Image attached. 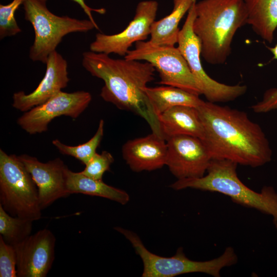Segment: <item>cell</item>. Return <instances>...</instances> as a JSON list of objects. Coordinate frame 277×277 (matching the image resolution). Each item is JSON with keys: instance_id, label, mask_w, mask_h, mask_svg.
<instances>
[{"instance_id": "6da1fadb", "label": "cell", "mask_w": 277, "mask_h": 277, "mask_svg": "<svg viewBox=\"0 0 277 277\" xmlns=\"http://www.w3.org/2000/svg\"><path fill=\"white\" fill-rule=\"evenodd\" d=\"M196 108L205 130L203 140L212 159L253 168L271 160L272 150L264 132L246 113L203 100Z\"/></svg>"}, {"instance_id": "7a4b0ae2", "label": "cell", "mask_w": 277, "mask_h": 277, "mask_svg": "<svg viewBox=\"0 0 277 277\" xmlns=\"http://www.w3.org/2000/svg\"><path fill=\"white\" fill-rule=\"evenodd\" d=\"M82 65L92 76L104 81L100 96L105 101L142 117L152 132L164 138L159 117L145 91L156 71L151 63L112 58L108 54L90 51L83 52Z\"/></svg>"}, {"instance_id": "3957f363", "label": "cell", "mask_w": 277, "mask_h": 277, "mask_svg": "<svg viewBox=\"0 0 277 277\" xmlns=\"http://www.w3.org/2000/svg\"><path fill=\"white\" fill-rule=\"evenodd\" d=\"M195 13L192 27L201 56L210 64H223L235 34L247 24L244 0H201L195 4Z\"/></svg>"}, {"instance_id": "277c9868", "label": "cell", "mask_w": 277, "mask_h": 277, "mask_svg": "<svg viewBox=\"0 0 277 277\" xmlns=\"http://www.w3.org/2000/svg\"><path fill=\"white\" fill-rule=\"evenodd\" d=\"M237 165L228 160L212 159L206 175L177 180L170 187L176 190L192 188L223 194L237 204L271 215L277 226V192L271 186H264L260 192L248 187L238 176Z\"/></svg>"}, {"instance_id": "5b68a950", "label": "cell", "mask_w": 277, "mask_h": 277, "mask_svg": "<svg viewBox=\"0 0 277 277\" xmlns=\"http://www.w3.org/2000/svg\"><path fill=\"white\" fill-rule=\"evenodd\" d=\"M115 230L122 234L131 244L143 263L142 277H173L182 274L201 272L220 277V271L238 262L232 247H227L219 257L206 261H195L188 258L182 247L171 257H164L149 251L134 232L120 227Z\"/></svg>"}, {"instance_id": "8992f818", "label": "cell", "mask_w": 277, "mask_h": 277, "mask_svg": "<svg viewBox=\"0 0 277 277\" xmlns=\"http://www.w3.org/2000/svg\"><path fill=\"white\" fill-rule=\"evenodd\" d=\"M0 205L12 216L31 220L41 219L38 189L18 156L0 149Z\"/></svg>"}, {"instance_id": "52a82bcc", "label": "cell", "mask_w": 277, "mask_h": 277, "mask_svg": "<svg viewBox=\"0 0 277 277\" xmlns=\"http://www.w3.org/2000/svg\"><path fill=\"white\" fill-rule=\"evenodd\" d=\"M25 18L32 25L35 33L29 51L33 61L46 64L49 54L55 50L64 36L72 32H86L97 27L90 19H79L68 16H57L42 0H25Z\"/></svg>"}, {"instance_id": "ba28073f", "label": "cell", "mask_w": 277, "mask_h": 277, "mask_svg": "<svg viewBox=\"0 0 277 277\" xmlns=\"http://www.w3.org/2000/svg\"><path fill=\"white\" fill-rule=\"evenodd\" d=\"M195 3L188 12L185 23L180 30L177 47L186 60L201 94L208 102L215 103L234 101L246 93L247 86L221 83L210 77L204 70L200 58L201 43L192 27L195 15Z\"/></svg>"}, {"instance_id": "9c48e42d", "label": "cell", "mask_w": 277, "mask_h": 277, "mask_svg": "<svg viewBox=\"0 0 277 277\" xmlns=\"http://www.w3.org/2000/svg\"><path fill=\"white\" fill-rule=\"evenodd\" d=\"M124 58L151 63L159 74V84L201 95L189 66L177 47L156 46L149 41H139L135 43L134 49L128 51Z\"/></svg>"}, {"instance_id": "30bf717a", "label": "cell", "mask_w": 277, "mask_h": 277, "mask_svg": "<svg viewBox=\"0 0 277 277\" xmlns=\"http://www.w3.org/2000/svg\"><path fill=\"white\" fill-rule=\"evenodd\" d=\"M92 100L87 91H60L45 103L35 106L18 118L17 124L29 134L48 130L49 123L56 117L64 115L77 118Z\"/></svg>"}, {"instance_id": "8fae6325", "label": "cell", "mask_w": 277, "mask_h": 277, "mask_svg": "<svg viewBox=\"0 0 277 277\" xmlns=\"http://www.w3.org/2000/svg\"><path fill=\"white\" fill-rule=\"evenodd\" d=\"M159 4L154 0L138 3L133 19L122 32L112 35L98 33L90 45V50L107 54L114 53L125 56L133 43L145 41L150 34L155 21Z\"/></svg>"}, {"instance_id": "7c38bea8", "label": "cell", "mask_w": 277, "mask_h": 277, "mask_svg": "<svg viewBox=\"0 0 277 277\" xmlns=\"http://www.w3.org/2000/svg\"><path fill=\"white\" fill-rule=\"evenodd\" d=\"M166 141V165L177 180L201 177L205 175L212 157L203 140L179 135L170 137Z\"/></svg>"}, {"instance_id": "4fadbf2b", "label": "cell", "mask_w": 277, "mask_h": 277, "mask_svg": "<svg viewBox=\"0 0 277 277\" xmlns=\"http://www.w3.org/2000/svg\"><path fill=\"white\" fill-rule=\"evenodd\" d=\"M55 242L53 233L43 229L13 246L17 256V276H46L55 258Z\"/></svg>"}, {"instance_id": "5bb4252c", "label": "cell", "mask_w": 277, "mask_h": 277, "mask_svg": "<svg viewBox=\"0 0 277 277\" xmlns=\"http://www.w3.org/2000/svg\"><path fill=\"white\" fill-rule=\"evenodd\" d=\"M18 157L37 186L42 210L57 200L70 195L66 185V172L68 168L60 158L43 163L28 154H21Z\"/></svg>"}, {"instance_id": "9a60e30c", "label": "cell", "mask_w": 277, "mask_h": 277, "mask_svg": "<svg viewBox=\"0 0 277 277\" xmlns=\"http://www.w3.org/2000/svg\"><path fill=\"white\" fill-rule=\"evenodd\" d=\"M45 75L37 88L26 94L24 91L13 95L12 106L17 110L26 112L42 104L67 86L70 80L67 62L56 50L51 52L46 62Z\"/></svg>"}, {"instance_id": "2e32d148", "label": "cell", "mask_w": 277, "mask_h": 277, "mask_svg": "<svg viewBox=\"0 0 277 277\" xmlns=\"http://www.w3.org/2000/svg\"><path fill=\"white\" fill-rule=\"evenodd\" d=\"M166 140L152 132L149 135L127 141L122 146L124 160L134 172L153 171L166 165Z\"/></svg>"}, {"instance_id": "e0dca14e", "label": "cell", "mask_w": 277, "mask_h": 277, "mask_svg": "<svg viewBox=\"0 0 277 277\" xmlns=\"http://www.w3.org/2000/svg\"><path fill=\"white\" fill-rule=\"evenodd\" d=\"M162 134L165 140L179 135H188L203 140L205 130L196 108L187 106L173 107L159 115Z\"/></svg>"}, {"instance_id": "ac0fdd59", "label": "cell", "mask_w": 277, "mask_h": 277, "mask_svg": "<svg viewBox=\"0 0 277 277\" xmlns=\"http://www.w3.org/2000/svg\"><path fill=\"white\" fill-rule=\"evenodd\" d=\"M196 2L197 0H173V8L171 13L152 23L149 42L156 46H174L177 44L180 30L179 24Z\"/></svg>"}, {"instance_id": "d6986e66", "label": "cell", "mask_w": 277, "mask_h": 277, "mask_svg": "<svg viewBox=\"0 0 277 277\" xmlns=\"http://www.w3.org/2000/svg\"><path fill=\"white\" fill-rule=\"evenodd\" d=\"M66 185L70 194L82 193L97 196L116 202L122 205L129 201V194L124 190L112 187L103 182L89 177L81 172H75L67 169Z\"/></svg>"}, {"instance_id": "ffe728a7", "label": "cell", "mask_w": 277, "mask_h": 277, "mask_svg": "<svg viewBox=\"0 0 277 277\" xmlns=\"http://www.w3.org/2000/svg\"><path fill=\"white\" fill-rule=\"evenodd\" d=\"M247 24L263 39L272 43L277 28V0H244Z\"/></svg>"}, {"instance_id": "44dd1931", "label": "cell", "mask_w": 277, "mask_h": 277, "mask_svg": "<svg viewBox=\"0 0 277 277\" xmlns=\"http://www.w3.org/2000/svg\"><path fill=\"white\" fill-rule=\"evenodd\" d=\"M145 91L157 116L175 106L197 108L203 101L199 95L171 86L147 87Z\"/></svg>"}, {"instance_id": "7402d4cb", "label": "cell", "mask_w": 277, "mask_h": 277, "mask_svg": "<svg viewBox=\"0 0 277 277\" xmlns=\"http://www.w3.org/2000/svg\"><path fill=\"white\" fill-rule=\"evenodd\" d=\"M32 223L11 215L0 205V235L7 243L15 246L31 235Z\"/></svg>"}, {"instance_id": "603a6c76", "label": "cell", "mask_w": 277, "mask_h": 277, "mask_svg": "<svg viewBox=\"0 0 277 277\" xmlns=\"http://www.w3.org/2000/svg\"><path fill=\"white\" fill-rule=\"evenodd\" d=\"M104 121H100L97 129L93 135L87 142L77 146H69L62 143L58 139L52 141V144L63 154L71 156L86 165L96 153L104 135Z\"/></svg>"}, {"instance_id": "cb8c5ba5", "label": "cell", "mask_w": 277, "mask_h": 277, "mask_svg": "<svg viewBox=\"0 0 277 277\" xmlns=\"http://www.w3.org/2000/svg\"><path fill=\"white\" fill-rule=\"evenodd\" d=\"M25 0H13L10 3L0 5V38L13 36L21 32L14 16L16 10Z\"/></svg>"}, {"instance_id": "d4e9b609", "label": "cell", "mask_w": 277, "mask_h": 277, "mask_svg": "<svg viewBox=\"0 0 277 277\" xmlns=\"http://www.w3.org/2000/svg\"><path fill=\"white\" fill-rule=\"evenodd\" d=\"M113 162L114 157L110 152L107 151H103L101 154L96 152L81 172L91 179L102 180L104 173L110 170Z\"/></svg>"}, {"instance_id": "484cf974", "label": "cell", "mask_w": 277, "mask_h": 277, "mask_svg": "<svg viewBox=\"0 0 277 277\" xmlns=\"http://www.w3.org/2000/svg\"><path fill=\"white\" fill-rule=\"evenodd\" d=\"M17 256L15 248L0 235V276H17Z\"/></svg>"}, {"instance_id": "4316f807", "label": "cell", "mask_w": 277, "mask_h": 277, "mask_svg": "<svg viewBox=\"0 0 277 277\" xmlns=\"http://www.w3.org/2000/svg\"><path fill=\"white\" fill-rule=\"evenodd\" d=\"M273 55V58L277 60V44L273 47H268ZM253 112L258 113H266L277 110V88H271L264 94L261 101L251 106Z\"/></svg>"}, {"instance_id": "83f0119b", "label": "cell", "mask_w": 277, "mask_h": 277, "mask_svg": "<svg viewBox=\"0 0 277 277\" xmlns=\"http://www.w3.org/2000/svg\"><path fill=\"white\" fill-rule=\"evenodd\" d=\"M46 2L47 0H42ZM74 1V2L77 3L83 9L84 11L85 12V13L88 16L89 19H90L99 29V28L97 25V24L95 23L92 14V12H97L101 14H104L106 12V10L104 8H99V9H95V8H92L88 6L85 2L84 0H72Z\"/></svg>"}]
</instances>
